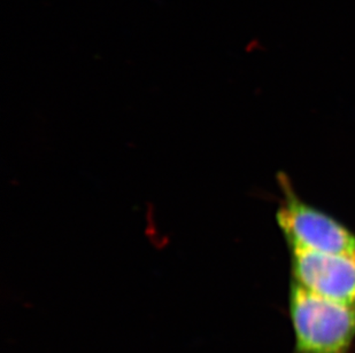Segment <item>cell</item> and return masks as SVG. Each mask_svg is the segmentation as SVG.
Returning a JSON list of instances; mask_svg holds the SVG:
<instances>
[{
	"label": "cell",
	"mask_w": 355,
	"mask_h": 353,
	"mask_svg": "<svg viewBox=\"0 0 355 353\" xmlns=\"http://www.w3.org/2000/svg\"><path fill=\"white\" fill-rule=\"evenodd\" d=\"M284 202L276 212L278 226L291 250L355 258V234L338 220L300 200L286 176H279Z\"/></svg>",
	"instance_id": "cell-2"
},
{
	"label": "cell",
	"mask_w": 355,
	"mask_h": 353,
	"mask_svg": "<svg viewBox=\"0 0 355 353\" xmlns=\"http://www.w3.org/2000/svg\"><path fill=\"white\" fill-rule=\"evenodd\" d=\"M288 314L295 334L292 353H351L355 307L318 296L292 281Z\"/></svg>",
	"instance_id": "cell-1"
},
{
	"label": "cell",
	"mask_w": 355,
	"mask_h": 353,
	"mask_svg": "<svg viewBox=\"0 0 355 353\" xmlns=\"http://www.w3.org/2000/svg\"><path fill=\"white\" fill-rule=\"evenodd\" d=\"M292 281L311 293L355 307V258L291 250Z\"/></svg>",
	"instance_id": "cell-3"
}]
</instances>
